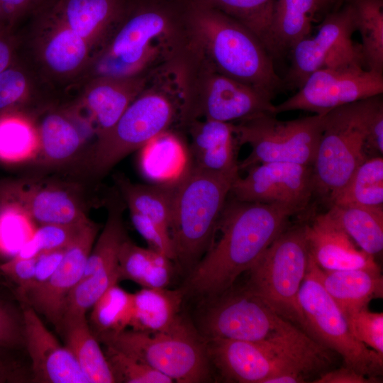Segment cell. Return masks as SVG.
Returning a JSON list of instances; mask_svg holds the SVG:
<instances>
[{"label":"cell","instance_id":"603a6c76","mask_svg":"<svg viewBox=\"0 0 383 383\" xmlns=\"http://www.w3.org/2000/svg\"><path fill=\"white\" fill-rule=\"evenodd\" d=\"M305 224L309 254L322 270H381L374 257L358 248L328 212Z\"/></svg>","mask_w":383,"mask_h":383},{"label":"cell","instance_id":"f6af8a7d","mask_svg":"<svg viewBox=\"0 0 383 383\" xmlns=\"http://www.w3.org/2000/svg\"><path fill=\"white\" fill-rule=\"evenodd\" d=\"M24 346L22 313L11 303L0 299V352Z\"/></svg>","mask_w":383,"mask_h":383},{"label":"cell","instance_id":"2e32d148","mask_svg":"<svg viewBox=\"0 0 383 383\" xmlns=\"http://www.w3.org/2000/svg\"><path fill=\"white\" fill-rule=\"evenodd\" d=\"M28 36V57L52 87L85 76L95 57L83 38L44 11L33 15Z\"/></svg>","mask_w":383,"mask_h":383},{"label":"cell","instance_id":"d6a6232c","mask_svg":"<svg viewBox=\"0 0 383 383\" xmlns=\"http://www.w3.org/2000/svg\"><path fill=\"white\" fill-rule=\"evenodd\" d=\"M39 136L33 115L23 111L0 114V162L16 165L36 160Z\"/></svg>","mask_w":383,"mask_h":383},{"label":"cell","instance_id":"e0dca14e","mask_svg":"<svg viewBox=\"0 0 383 383\" xmlns=\"http://www.w3.org/2000/svg\"><path fill=\"white\" fill-rule=\"evenodd\" d=\"M84 192L82 185L72 181L38 177L0 180V200L18 204L39 225L89 221Z\"/></svg>","mask_w":383,"mask_h":383},{"label":"cell","instance_id":"7bdbcfd3","mask_svg":"<svg viewBox=\"0 0 383 383\" xmlns=\"http://www.w3.org/2000/svg\"><path fill=\"white\" fill-rule=\"evenodd\" d=\"M104 354L116 382L172 383V379L148 365L111 347L105 345Z\"/></svg>","mask_w":383,"mask_h":383},{"label":"cell","instance_id":"8992f818","mask_svg":"<svg viewBox=\"0 0 383 383\" xmlns=\"http://www.w3.org/2000/svg\"><path fill=\"white\" fill-rule=\"evenodd\" d=\"M238 175L191 165L173 184L169 231L175 261L183 268L191 271L213 243L220 216Z\"/></svg>","mask_w":383,"mask_h":383},{"label":"cell","instance_id":"6da1fadb","mask_svg":"<svg viewBox=\"0 0 383 383\" xmlns=\"http://www.w3.org/2000/svg\"><path fill=\"white\" fill-rule=\"evenodd\" d=\"M189 0L180 7L128 1L121 19L94 58L87 74L125 77L178 67L196 48Z\"/></svg>","mask_w":383,"mask_h":383},{"label":"cell","instance_id":"d590c367","mask_svg":"<svg viewBox=\"0 0 383 383\" xmlns=\"http://www.w3.org/2000/svg\"><path fill=\"white\" fill-rule=\"evenodd\" d=\"M328 204L383 208L382 156L369 157L361 163Z\"/></svg>","mask_w":383,"mask_h":383},{"label":"cell","instance_id":"7dc6e473","mask_svg":"<svg viewBox=\"0 0 383 383\" xmlns=\"http://www.w3.org/2000/svg\"><path fill=\"white\" fill-rule=\"evenodd\" d=\"M37 257L25 258L13 255L0 264L1 274L16 285V292L23 290L30 282L34 275Z\"/></svg>","mask_w":383,"mask_h":383},{"label":"cell","instance_id":"30bf717a","mask_svg":"<svg viewBox=\"0 0 383 383\" xmlns=\"http://www.w3.org/2000/svg\"><path fill=\"white\" fill-rule=\"evenodd\" d=\"M179 383H199L210 379L206 343L181 318L160 332L124 330L98 338Z\"/></svg>","mask_w":383,"mask_h":383},{"label":"cell","instance_id":"7a4b0ae2","mask_svg":"<svg viewBox=\"0 0 383 383\" xmlns=\"http://www.w3.org/2000/svg\"><path fill=\"white\" fill-rule=\"evenodd\" d=\"M300 211L286 204L227 199L217 226L221 237L190 271L184 292L213 299L231 289Z\"/></svg>","mask_w":383,"mask_h":383},{"label":"cell","instance_id":"f546056e","mask_svg":"<svg viewBox=\"0 0 383 383\" xmlns=\"http://www.w3.org/2000/svg\"><path fill=\"white\" fill-rule=\"evenodd\" d=\"M140 150L141 170L153 181L173 184L189 169L186 148L180 138L170 130L155 136Z\"/></svg>","mask_w":383,"mask_h":383},{"label":"cell","instance_id":"4dcf8cb0","mask_svg":"<svg viewBox=\"0 0 383 383\" xmlns=\"http://www.w3.org/2000/svg\"><path fill=\"white\" fill-rule=\"evenodd\" d=\"M185 294L183 289L143 288L133 294V310L129 326L133 330L160 332L169 329L181 317Z\"/></svg>","mask_w":383,"mask_h":383},{"label":"cell","instance_id":"db71d44e","mask_svg":"<svg viewBox=\"0 0 383 383\" xmlns=\"http://www.w3.org/2000/svg\"><path fill=\"white\" fill-rule=\"evenodd\" d=\"M17 380H19V378L15 364L0 355V383L13 382Z\"/></svg>","mask_w":383,"mask_h":383},{"label":"cell","instance_id":"5b68a950","mask_svg":"<svg viewBox=\"0 0 383 383\" xmlns=\"http://www.w3.org/2000/svg\"><path fill=\"white\" fill-rule=\"evenodd\" d=\"M181 92L175 72L164 70L151 76L115 125L96 138L82 161V170L100 177L131 152L140 150L179 121Z\"/></svg>","mask_w":383,"mask_h":383},{"label":"cell","instance_id":"8fae6325","mask_svg":"<svg viewBox=\"0 0 383 383\" xmlns=\"http://www.w3.org/2000/svg\"><path fill=\"white\" fill-rule=\"evenodd\" d=\"M324 115L281 121L276 115L260 114L234 123L239 145L251 148L239 162V171L264 162H284L312 166L323 131Z\"/></svg>","mask_w":383,"mask_h":383},{"label":"cell","instance_id":"4fadbf2b","mask_svg":"<svg viewBox=\"0 0 383 383\" xmlns=\"http://www.w3.org/2000/svg\"><path fill=\"white\" fill-rule=\"evenodd\" d=\"M231 289L211 299L204 315L201 325L206 340L275 342L307 335L245 287L239 290Z\"/></svg>","mask_w":383,"mask_h":383},{"label":"cell","instance_id":"7c38bea8","mask_svg":"<svg viewBox=\"0 0 383 383\" xmlns=\"http://www.w3.org/2000/svg\"><path fill=\"white\" fill-rule=\"evenodd\" d=\"M298 300L306 323V334L327 349L340 355L345 366L367 377H377L382 374L383 355L353 335L343 311L317 278L310 255Z\"/></svg>","mask_w":383,"mask_h":383},{"label":"cell","instance_id":"d4e9b609","mask_svg":"<svg viewBox=\"0 0 383 383\" xmlns=\"http://www.w3.org/2000/svg\"><path fill=\"white\" fill-rule=\"evenodd\" d=\"M185 128L191 136L192 167L223 174H239V145L234 123L196 119Z\"/></svg>","mask_w":383,"mask_h":383},{"label":"cell","instance_id":"5bb4252c","mask_svg":"<svg viewBox=\"0 0 383 383\" xmlns=\"http://www.w3.org/2000/svg\"><path fill=\"white\" fill-rule=\"evenodd\" d=\"M355 31L353 9L348 1L326 16L314 36L301 39L291 48L287 82L299 89L311 73L322 68L351 65L366 67L361 45L353 39Z\"/></svg>","mask_w":383,"mask_h":383},{"label":"cell","instance_id":"816d5d0a","mask_svg":"<svg viewBox=\"0 0 383 383\" xmlns=\"http://www.w3.org/2000/svg\"><path fill=\"white\" fill-rule=\"evenodd\" d=\"M377 377L365 376L356 370L344 366L323 372L313 382L315 383H372L379 382Z\"/></svg>","mask_w":383,"mask_h":383},{"label":"cell","instance_id":"b9f144b4","mask_svg":"<svg viewBox=\"0 0 383 383\" xmlns=\"http://www.w3.org/2000/svg\"><path fill=\"white\" fill-rule=\"evenodd\" d=\"M90 221L72 224L40 225L14 255L26 258L47 251L65 249Z\"/></svg>","mask_w":383,"mask_h":383},{"label":"cell","instance_id":"e575fe53","mask_svg":"<svg viewBox=\"0 0 383 383\" xmlns=\"http://www.w3.org/2000/svg\"><path fill=\"white\" fill-rule=\"evenodd\" d=\"M113 179L129 211L147 216L170 233L174 184H138L132 182L122 174H116Z\"/></svg>","mask_w":383,"mask_h":383},{"label":"cell","instance_id":"277c9868","mask_svg":"<svg viewBox=\"0 0 383 383\" xmlns=\"http://www.w3.org/2000/svg\"><path fill=\"white\" fill-rule=\"evenodd\" d=\"M188 16L201 55L218 72L273 99L283 82L272 56L250 30L198 0H189Z\"/></svg>","mask_w":383,"mask_h":383},{"label":"cell","instance_id":"60d3db41","mask_svg":"<svg viewBox=\"0 0 383 383\" xmlns=\"http://www.w3.org/2000/svg\"><path fill=\"white\" fill-rule=\"evenodd\" d=\"M35 224L18 204L0 200V250L16 255L32 236Z\"/></svg>","mask_w":383,"mask_h":383},{"label":"cell","instance_id":"83f0119b","mask_svg":"<svg viewBox=\"0 0 383 383\" xmlns=\"http://www.w3.org/2000/svg\"><path fill=\"white\" fill-rule=\"evenodd\" d=\"M65 346L73 355L90 383H114L104 351L92 332L86 316L63 321L59 328Z\"/></svg>","mask_w":383,"mask_h":383},{"label":"cell","instance_id":"9c48e42d","mask_svg":"<svg viewBox=\"0 0 383 383\" xmlns=\"http://www.w3.org/2000/svg\"><path fill=\"white\" fill-rule=\"evenodd\" d=\"M379 96L344 105L324 115L312 174L313 193L328 203L356 168L369 158L366 149L367 122Z\"/></svg>","mask_w":383,"mask_h":383},{"label":"cell","instance_id":"f1b7e54d","mask_svg":"<svg viewBox=\"0 0 383 383\" xmlns=\"http://www.w3.org/2000/svg\"><path fill=\"white\" fill-rule=\"evenodd\" d=\"M320 0H275L270 28L271 55L290 50L309 36Z\"/></svg>","mask_w":383,"mask_h":383},{"label":"cell","instance_id":"ee69618b","mask_svg":"<svg viewBox=\"0 0 383 383\" xmlns=\"http://www.w3.org/2000/svg\"><path fill=\"white\" fill-rule=\"evenodd\" d=\"M344 315L353 335L383 355V313L372 312L365 307Z\"/></svg>","mask_w":383,"mask_h":383},{"label":"cell","instance_id":"f907efd6","mask_svg":"<svg viewBox=\"0 0 383 383\" xmlns=\"http://www.w3.org/2000/svg\"><path fill=\"white\" fill-rule=\"evenodd\" d=\"M48 0H0V4L6 16L10 27L13 29L15 25L23 18L33 15Z\"/></svg>","mask_w":383,"mask_h":383},{"label":"cell","instance_id":"7402d4cb","mask_svg":"<svg viewBox=\"0 0 383 383\" xmlns=\"http://www.w3.org/2000/svg\"><path fill=\"white\" fill-rule=\"evenodd\" d=\"M153 73L125 77L96 76L86 83L79 106L87 111L96 138L103 135L147 86Z\"/></svg>","mask_w":383,"mask_h":383},{"label":"cell","instance_id":"f5cc1de1","mask_svg":"<svg viewBox=\"0 0 383 383\" xmlns=\"http://www.w3.org/2000/svg\"><path fill=\"white\" fill-rule=\"evenodd\" d=\"M21 47V38L13 29L0 33V72L16 60Z\"/></svg>","mask_w":383,"mask_h":383},{"label":"cell","instance_id":"bcb514c9","mask_svg":"<svg viewBox=\"0 0 383 383\" xmlns=\"http://www.w3.org/2000/svg\"><path fill=\"white\" fill-rule=\"evenodd\" d=\"M130 215L134 228L145 240L149 248L175 261V253L170 233L144 215L133 211H130Z\"/></svg>","mask_w":383,"mask_h":383},{"label":"cell","instance_id":"9a60e30c","mask_svg":"<svg viewBox=\"0 0 383 383\" xmlns=\"http://www.w3.org/2000/svg\"><path fill=\"white\" fill-rule=\"evenodd\" d=\"M382 92V73L358 65L322 68L311 73L293 96L274 105V112L301 110L325 115Z\"/></svg>","mask_w":383,"mask_h":383},{"label":"cell","instance_id":"74e56055","mask_svg":"<svg viewBox=\"0 0 383 383\" xmlns=\"http://www.w3.org/2000/svg\"><path fill=\"white\" fill-rule=\"evenodd\" d=\"M90 328L97 338L119 333L129 327L133 294L118 284L109 287L91 308Z\"/></svg>","mask_w":383,"mask_h":383},{"label":"cell","instance_id":"11a10c76","mask_svg":"<svg viewBox=\"0 0 383 383\" xmlns=\"http://www.w3.org/2000/svg\"><path fill=\"white\" fill-rule=\"evenodd\" d=\"M6 30H13L8 22L6 16L0 4V33Z\"/></svg>","mask_w":383,"mask_h":383},{"label":"cell","instance_id":"ba28073f","mask_svg":"<svg viewBox=\"0 0 383 383\" xmlns=\"http://www.w3.org/2000/svg\"><path fill=\"white\" fill-rule=\"evenodd\" d=\"M309 262L306 224L288 226L248 271L249 279L245 286L279 316L305 333L298 296Z\"/></svg>","mask_w":383,"mask_h":383},{"label":"cell","instance_id":"1f68e13d","mask_svg":"<svg viewBox=\"0 0 383 383\" xmlns=\"http://www.w3.org/2000/svg\"><path fill=\"white\" fill-rule=\"evenodd\" d=\"M172 261L150 248L137 245L127 237L118 252L120 280H131L143 288H166L172 279Z\"/></svg>","mask_w":383,"mask_h":383},{"label":"cell","instance_id":"484cf974","mask_svg":"<svg viewBox=\"0 0 383 383\" xmlns=\"http://www.w3.org/2000/svg\"><path fill=\"white\" fill-rule=\"evenodd\" d=\"M310 261L321 285L343 314L368 307L372 299L383 296L381 270H324L314 262L311 255Z\"/></svg>","mask_w":383,"mask_h":383},{"label":"cell","instance_id":"d6986e66","mask_svg":"<svg viewBox=\"0 0 383 383\" xmlns=\"http://www.w3.org/2000/svg\"><path fill=\"white\" fill-rule=\"evenodd\" d=\"M100 226L90 221L65 248L63 257L52 276L41 286L19 296L20 302L30 306L57 329L65 301L83 277L87 259Z\"/></svg>","mask_w":383,"mask_h":383},{"label":"cell","instance_id":"9f6ffc18","mask_svg":"<svg viewBox=\"0 0 383 383\" xmlns=\"http://www.w3.org/2000/svg\"><path fill=\"white\" fill-rule=\"evenodd\" d=\"M322 5L324 6L326 5L331 0H320Z\"/></svg>","mask_w":383,"mask_h":383},{"label":"cell","instance_id":"cb8c5ba5","mask_svg":"<svg viewBox=\"0 0 383 383\" xmlns=\"http://www.w3.org/2000/svg\"><path fill=\"white\" fill-rule=\"evenodd\" d=\"M33 116L40 150L36 160L46 167H60L77 160L82 151L85 135L79 123L83 118L73 109L46 107Z\"/></svg>","mask_w":383,"mask_h":383},{"label":"cell","instance_id":"8d00e7d4","mask_svg":"<svg viewBox=\"0 0 383 383\" xmlns=\"http://www.w3.org/2000/svg\"><path fill=\"white\" fill-rule=\"evenodd\" d=\"M361 35L367 69L383 74V0H348Z\"/></svg>","mask_w":383,"mask_h":383},{"label":"cell","instance_id":"f35d334b","mask_svg":"<svg viewBox=\"0 0 383 383\" xmlns=\"http://www.w3.org/2000/svg\"><path fill=\"white\" fill-rule=\"evenodd\" d=\"M198 1L244 25L259 38L271 55L270 28L275 0Z\"/></svg>","mask_w":383,"mask_h":383},{"label":"cell","instance_id":"52a82bcc","mask_svg":"<svg viewBox=\"0 0 383 383\" xmlns=\"http://www.w3.org/2000/svg\"><path fill=\"white\" fill-rule=\"evenodd\" d=\"M181 92L179 124L196 119L235 123L263 113L275 114L272 99L218 72L199 52L176 72Z\"/></svg>","mask_w":383,"mask_h":383},{"label":"cell","instance_id":"44dd1931","mask_svg":"<svg viewBox=\"0 0 383 383\" xmlns=\"http://www.w3.org/2000/svg\"><path fill=\"white\" fill-rule=\"evenodd\" d=\"M128 1L48 0L39 10L85 39L96 56L123 16Z\"/></svg>","mask_w":383,"mask_h":383},{"label":"cell","instance_id":"6f0895ef","mask_svg":"<svg viewBox=\"0 0 383 383\" xmlns=\"http://www.w3.org/2000/svg\"><path fill=\"white\" fill-rule=\"evenodd\" d=\"M1 275H2V274H1V270H0V278H1Z\"/></svg>","mask_w":383,"mask_h":383},{"label":"cell","instance_id":"ab89813d","mask_svg":"<svg viewBox=\"0 0 383 383\" xmlns=\"http://www.w3.org/2000/svg\"><path fill=\"white\" fill-rule=\"evenodd\" d=\"M119 281L118 267L99 270L82 277L67 297L60 326L63 321L86 316L105 292Z\"/></svg>","mask_w":383,"mask_h":383},{"label":"cell","instance_id":"ffe728a7","mask_svg":"<svg viewBox=\"0 0 383 383\" xmlns=\"http://www.w3.org/2000/svg\"><path fill=\"white\" fill-rule=\"evenodd\" d=\"M20 309L33 379L43 383H90L73 355L46 328L39 314L24 302H20Z\"/></svg>","mask_w":383,"mask_h":383},{"label":"cell","instance_id":"3957f363","mask_svg":"<svg viewBox=\"0 0 383 383\" xmlns=\"http://www.w3.org/2000/svg\"><path fill=\"white\" fill-rule=\"evenodd\" d=\"M210 362L226 380L303 383L330 363L328 349L309 335L275 342L206 341Z\"/></svg>","mask_w":383,"mask_h":383},{"label":"cell","instance_id":"c3c4849f","mask_svg":"<svg viewBox=\"0 0 383 383\" xmlns=\"http://www.w3.org/2000/svg\"><path fill=\"white\" fill-rule=\"evenodd\" d=\"M65 250L60 249L38 255L34 275L30 282L23 290L16 292V296H22L46 282L58 267Z\"/></svg>","mask_w":383,"mask_h":383},{"label":"cell","instance_id":"836d02e7","mask_svg":"<svg viewBox=\"0 0 383 383\" xmlns=\"http://www.w3.org/2000/svg\"><path fill=\"white\" fill-rule=\"evenodd\" d=\"M357 246L372 256L383 250V208L331 205L327 211Z\"/></svg>","mask_w":383,"mask_h":383},{"label":"cell","instance_id":"4316f807","mask_svg":"<svg viewBox=\"0 0 383 383\" xmlns=\"http://www.w3.org/2000/svg\"><path fill=\"white\" fill-rule=\"evenodd\" d=\"M52 87L40 76L28 57H18L0 72V114L30 110Z\"/></svg>","mask_w":383,"mask_h":383},{"label":"cell","instance_id":"ac0fdd59","mask_svg":"<svg viewBox=\"0 0 383 383\" xmlns=\"http://www.w3.org/2000/svg\"><path fill=\"white\" fill-rule=\"evenodd\" d=\"M246 171L233 180L229 193L239 201L286 204L301 211L313 193L312 166L270 162Z\"/></svg>","mask_w":383,"mask_h":383},{"label":"cell","instance_id":"681fc988","mask_svg":"<svg viewBox=\"0 0 383 383\" xmlns=\"http://www.w3.org/2000/svg\"><path fill=\"white\" fill-rule=\"evenodd\" d=\"M366 149L369 157L382 156L383 101L380 96L372 109L367 122Z\"/></svg>","mask_w":383,"mask_h":383}]
</instances>
